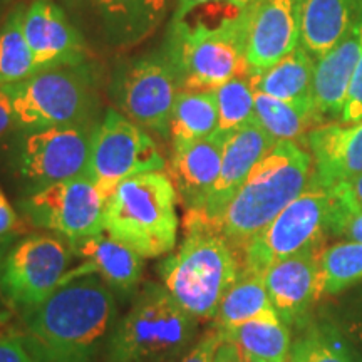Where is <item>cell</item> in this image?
Listing matches in <instances>:
<instances>
[{
    "instance_id": "60d3db41",
    "label": "cell",
    "mask_w": 362,
    "mask_h": 362,
    "mask_svg": "<svg viewBox=\"0 0 362 362\" xmlns=\"http://www.w3.org/2000/svg\"><path fill=\"white\" fill-rule=\"evenodd\" d=\"M214 362H243V354L232 341L223 339L215 352Z\"/></svg>"
},
{
    "instance_id": "1f68e13d",
    "label": "cell",
    "mask_w": 362,
    "mask_h": 362,
    "mask_svg": "<svg viewBox=\"0 0 362 362\" xmlns=\"http://www.w3.org/2000/svg\"><path fill=\"white\" fill-rule=\"evenodd\" d=\"M288 362H357L347 342L330 327L307 330L293 342Z\"/></svg>"
},
{
    "instance_id": "e575fe53",
    "label": "cell",
    "mask_w": 362,
    "mask_h": 362,
    "mask_svg": "<svg viewBox=\"0 0 362 362\" xmlns=\"http://www.w3.org/2000/svg\"><path fill=\"white\" fill-rule=\"evenodd\" d=\"M329 189L334 208L344 211H362V175Z\"/></svg>"
},
{
    "instance_id": "d4e9b609",
    "label": "cell",
    "mask_w": 362,
    "mask_h": 362,
    "mask_svg": "<svg viewBox=\"0 0 362 362\" xmlns=\"http://www.w3.org/2000/svg\"><path fill=\"white\" fill-rule=\"evenodd\" d=\"M220 334L225 341H232L243 356L267 362H288L291 359V327L280 319L275 309L235 327L220 330Z\"/></svg>"
},
{
    "instance_id": "5b68a950",
    "label": "cell",
    "mask_w": 362,
    "mask_h": 362,
    "mask_svg": "<svg viewBox=\"0 0 362 362\" xmlns=\"http://www.w3.org/2000/svg\"><path fill=\"white\" fill-rule=\"evenodd\" d=\"M178 193L163 171L124 180L107 198L103 230L143 259L170 253L178 238Z\"/></svg>"
},
{
    "instance_id": "ffe728a7",
    "label": "cell",
    "mask_w": 362,
    "mask_h": 362,
    "mask_svg": "<svg viewBox=\"0 0 362 362\" xmlns=\"http://www.w3.org/2000/svg\"><path fill=\"white\" fill-rule=\"evenodd\" d=\"M228 134L215 131L206 138L173 146L170 178L187 211L198 210L220 175Z\"/></svg>"
},
{
    "instance_id": "cb8c5ba5",
    "label": "cell",
    "mask_w": 362,
    "mask_h": 362,
    "mask_svg": "<svg viewBox=\"0 0 362 362\" xmlns=\"http://www.w3.org/2000/svg\"><path fill=\"white\" fill-rule=\"evenodd\" d=\"M314 71L315 59L298 45L269 69L250 78L257 93L287 103H314Z\"/></svg>"
},
{
    "instance_id": "277c9868",
    "label": "cell",
    "mask_w": 362,
    "mask_h": 362,
    "mask_svg": "<svg viewBox=\"0 0 362 362\" xmlns=\"http://www.w3.org/2000/svg\"><path fill=\"white\" fill-rule=\"evenodd\" d=\"M187 237L160 265L163 287L197 320L215 319L221 298L238 279L242 260L218 232L185 221Z\"/></svg>"
},
{
    "instance_id": "d6986e66",
    "label": "cell",
    "mask_w": 362,
    "mask_h": 362,
    "mask_svg": "<svg viewBox=\"0 0 362 362\" xmlns=\"http://www.w3.org/2000/svg\"><path fill=\"white\" fill-rule=\"evenodd\" d=\"M69 243L72 253L83 259L84 264L67 272L62 284L84 275H98L111 291L124 296H131L139 287L144 262L133 248L103 232Z\"/></svg>"
},
{
    "instance_id": "f35d334b",
    "label": "cell",
    "mask_w": 362,
    "mask_h": 362,
    "mask_svg": "<svg viewBox=\"0 0 362 362\" xmlns=\"http://www.w3.org/2000/svg\"><path fill=\"white\" fill-rule=\"evenodd\" d=\"M206 4H232V6L247 8L252 6L253 0H176L173 21L181 19V17H185L187 13L192 12L193 8H197L200 6H206Z\"/></svg>"
},
{
    "instance_id": "4316f807",
    "label": "cell",
    "mask_w": 362,
    "mask_h": 362,
    "mask_svg": "<svg viewBox=\"0 0 362 362\" xmlns=\"http://www.w3.org/2000/svg\"><path fill=\"white\" fill-rule=\"evenodd\" d=\"M218 128V104L215 90L181 89L170 117L173 146L187 144L214 134Z\"/></svg>"
},
{
    "instance_id": "8d00e7d4",
    "label": "cell",
    "mask_w": 362,
    "mask_h": 362,
    "mask_svg": "<svg viewBox=\"0 0 362 362\" xmlns=\"http://www.w3.org/2000/svg\"><path fill=\"white\" fill-rule=\"evenodd\" d=\"M221 342H223V336L218 329H215L214 332L206 334L205 337L194 344L192 349L181 357L180 362H214L215 352Z\"/></svg>"
},
{
    "instance_id": "7c38bea8",
    "label": "cell",
    "mask_w": 362,
    "mask_h": 362,
    "mask_svg": "<svg viewBox=\"0 0 362 362\" xmlns=\"http://www.w3.org/2000/svg\"><path fill=\"white\" fill-rule=\"evenodd\" d=\"M106 202L98 185L88 175H81L29 192L19 206L34 226L74 242L104 232Z\"/></svg>"
},
{
    "instance_id": "e0dca14e",
    "label": "cell",
    "mask_w": 362,
    "mask_h": 362,
    "mask_svg": "<svg viewBox=\"0 0 362 362\" xmlns=\"http://www.w3.org/2000/svg\"><path fill=\"white\" fill-rule=\"evenodd\" d=\"M320 250H307L272 265L264 274L270 302L288 327L302 324L320 297Z\"/></svg>"
},
{
    "instance_id": "f1b7e54d",
    "label": "cell",
    "mask_w": 362,
    "mask_h": 362,
    "mask_svg": "<svg viewBox=\"0 0 362 362\" xmlns=\"http://www.w3.org/2000/svg\"><path fill=\"white\" fill-rule=\"evenodd\" d=\"M25 7L17 6L0 27V88L22 83L37 72L24 35Z\"/></svg>"
},
{
    "instance_id": "52a82bcc",
    "label": "cell",
    "mask_w": 362,
    "mask_h": 362,
    "mask_svg": "<svg viewBox=\"0 0 362 362\" xmlns=\"http://www.w3.org/2000/svg\"><path fill=\"white\" fill-rule=\"evenodd\" d=\"M4 89L12 101L17 128L22 129L88 123L96 101L86 64L45 67Z\"/></svg>"
},
{
    "instance_id": "ac0fdd59",
    "label": "cell",
    "mask_w": 362,
    "mask_h": 362,
    "mask_svg": "<svg viewBox=\"0 0 362 362\" xmlns=\"http://www.w3.org/2000/svg\"><path fill=\"white\" fill-rule=\"evenodd\" d=\"M305 144L314 161L312 181L320 187L334 188L362 175V121L315 126Z\"/></svg>"
},
{
    "instance_id": "d590c367",
    "label": "cell",
    "mask_w": 362,
    "mask_h": 362,
    "mask_svg": "<svg viewBox=\"0 0 362 362\" xmlns=\"http://www.w3.org/2000/svg\"><path fill=\"white\" fill-rule=\"evenodd\" d=\"M0 362H35L19 334L0 336Z\"/></svg>"
},
{
    "instance_id": "7a4b0ae2",
    "label": "cell",
    "mask_w": 362,
    "mask_h": 362,
    "mask_svg": "<svg viewBox=\"0 0 362 362\" xmlns=\"http://www.w3.org/2000/svg\"><path fill=\"white\" fill-rule=\"evenodd\" d=\"M314 161L296 141H277L253 166L218 218L208 226L237 252L260 233L285 206L309 187Z\"/></svg>"
},
{
    "instance_id": "3957f363",
    "label": "cell",
    "mask_w": 362,
    "mask_h": 362,
    "mask_svg": "<svg viewBox=\"0 0 362 362\" xmlns=\"http://www.w3.org/2000/svg\"><path fill=\"white\" fill-rule=\"evenodd\" d=\"M248 7L208 17L194 8L171 21L163 52L178 72L181 89L215 90L235 76L250 74L245 59Z\"/></svg>"
},
{
    "instance_id": "7402d4cb",
    "label": "cell",
    "mask_w": 362,
    "mask_h": 362,
    "mask_svg": "<svg viewBox=\"0 0 362 362\" xmlns=\"http://www.w3.org/2000/svg\"><path fill=\"white\" fill-rule=\"evenodd\" d=\"M300 45L320 59L362 19V0H297Z\"/></svg>"
},
{
    "instance_id": "d6a6232c",
    "label": "cell",
    "mask_w": 362,
    "mask_h": 362,
    "mask_svg": "<svg viewBox=\"0 0 362 362\" xmlns=\"http://www.w3.org/2000/svg\"><path fill=\"white\" fill-rule=\"evenodd\" d=\"M329 235L351 240V242H362V211H344L332 205Z\"/></svg>"
},
{
    "instance_id": "b9f144b4",
    "label": "cell",
    "mask_w": 362,
    "mask_h": 362,
    "mask_svg": "<svg viewBox=\"0 0 362 362\" xmlns=\"http://www.w3.org/2000/svg\"><path fill=\"white\" fill-rule=\"evenodd\" d=\"M243 362H267V361L255 359V357H248V356H243Z\"/></svg>"
},
{
    "instance_id": "ba28073f",
    "label": "cell",
    "mask_w": 362,
    "mask_h": 362,
    "mask_svg": "<svg viewBox=\"0 0 362 362\" xmlns=\"http://www.w3.org/2000/svg\"><path fill=\"white\" fill-rule=\"evenodd\" d=\"M332 211L329 188L312 181L242 248V272L264 275L272 265L307 250H322Z\"/></svg>"
},
{
    "instance_id": "2e32d148",
    "label": "cell",
    "mask_w": 362,
    "mask_h": 362,
    "mask_svg": "<svg viewBox=\"0 0 362 362\" xmlns=\"http://www.w3.org/2000/svg\"><path fill=\"white\" fill-rule=\"evenodd\" d=\"M24 35L37 69L84 62L83 35L56 2L34 0L25 8Z\"/></svg>"
},
{
    "instance_id": "6da1fadb",
    "label": "cell",
    "mask_w": 362,
    "mask_h": 362,
    "mask_svg": "<svg viewBox=\"0 0 362 362\" xmlns=\"http://www.w3.org/2000/svg\"><path fill=\"white\" fill-rule=\"evenodd\" d=\"M115 315L111 288L98 275H84L22 314V339L35 362H93Z\"/></svg>"
},
{
    "instance_id": "8992f818",
    "label": "cell",
    "mask_w": 362,
    "mask_h": 362,
    "mask_svg": "<svg viewBox=\"0 0 362 362\" xmlns=\"http://www.w3.org/2000/svg\"><path fill=\"white\" fill-rule=\"evenodd\" d=\"M197 319L163 285L149 284L112 329L110 362H166L193 341Z\"/></svg>"
},
{
    "instance_id": "5bb4252c",
    "label": "cell",
    "mask_w": 362,
    "mask_h": 362,
    "mask_svg": "<svg viewBox=\"0 0 362 362\" xmlns=\"http://www.w3.org/2000/svg\"><path fill=\"white\" fill-rule=\"evenodd\" d=\"M277 143L255 119L228 134L220 175L198 210L187 211L185 221L210 225L223 214L235 193L245 183L253 166Z\"/></svg>"
},
{
    "instance_id": "484cf974",
    "label": "cell",
    "mask_w": 362,
    "mask_h": 362,
    "mask_svg": "<svg viewBox=\"0 0 362 362\" xmlns=\"http://www.w3.org/2000/svg\"><path fill=\"white\" fill-rule=\"evenodd\" d=\"M253 119L275 141H305L307 133L322 124L314 103H287L255 90V117Z\"/></svg>"
},
{
    "instance_id": "30bf717a",
    "label": "cell",
    "mask_w": 362,
    "mask_h": 362,
    "mask_svg": "<svg viewBox=\"0 0 362 362\" xmlns=\"http://www.w3.org/2000/svg\"><path fill=\"white\" fill-rule=\"evenodd\" d=\"M165 170V158L155 139L124 115L110 110L90 139L86 175L106 198L131 176Z\"/></svg>"
},
{
    "instance_id": "9a60e30c",
    "label": "cell",
    "mask_w": 362,
    "mask_h": 362,
    "mask_svg": "<svg viewBox=\"0 0 362 362\" xmlns=\"http://www.w3.org/2000/svg\"><path fill=\"white\" fill-rule=\"evenodd\" d=\"M300 45L297 0H253L248 7L245 59L260 74Z\"/></svg>"
},
{
    "instance_id": "9c48e42d",
    "label": "cell",
    "mask_w": 362,
    "mask_h": 362,
    "mask_svg": "<svg viewBox=\"0 0 362 362\" xmlns=\"http://www.w3.org/2000/svg\"><path fill=\"white\" fill-rule=\"evenodd\" d=\"M93 121L67 126L22 129L11 146L12 171L27 185V193L57 181L86 175Z\"/></svg>"
},
{
    "instance_id": "8fae6325",
    "label": "cell",
    "mask_w": 362,
    "mask_h": 362,
    "mask_svg": "<svg viewBox=\"0 0 362 362\" xmlns=\"http://www.w3.org/2000/svg\"><path fill=\"white\" fill-rule=\"evenodd\" d=\"M71 243L56 235L34 233L4 255L0 265V293L22 314L54 293L69 272Z\"/></svg>"
},
{
    "instance_id": "7bdbcfd3",
    "label": "cell",
    "mask_w": 362,
    "mask_h": 362,
    "mask_svg": "<svg viewBox=\"0 0 362 362\" xmlns=\"http://www.w3.org/2000/svg\"><path fill=\"white\" fill-rule=\"evenodd\" d=\"M2 260H4V247L0 245V265H2Z\"/></svg>"
},
{
    "instance_id": "74e56055",
    "label": "cell",
    "mask_w": 362,
    "mask_h": 362,
    "mask_svg": "<svg viewBox=\"0 0 362 362\" xmlns=\"http://www.w3.org/2000/svg\"><path fill=\"white\" fill-rule=\"evenodd\" d=\"M19 228V216L13 210L7 197L0 192V245H6L7 240Z\"/></svg>"
},
{
    "instance_id": "603a6c76",
    "label": "cell",
    "mask_w": 362,
    "mask_h": 362,
    "mask_svg": "<svg viewBox=\"0 0 362 362\" xmlns=\"http://www.w3.org/2000/svg\"><path fill=\"white\" fill-rule=\"evenodd\" d=\"M107 37L116 44H134L165 19L170 0H90Z\"/></svg>"
},
{
    "instance_id": "83f0119b",
    "label": "cell",
    "mask_w": 362,
    "mask_h": 362,
    "mask_svg": "<svg viewBox=\"0 0 362 362\" xmlns=\"http://www.w3.org/2000/svg\"><path fill=\"white\" fill-rule=\"evenodd\" d=\"M272 309L274 305L267 292L264 275L240 270L238 279L221 298L215 315V327L220 330L235 327Z\"/></svg>"
},
{
    "instance_id": "44dd1931",
    "label": "cell",
    "mask_w": 362,
    "mask_h": 362,
    "mask_svg": "<svg viewBox=\"0 0 362 362\" xmlns=\"http://www.w3.org/2000/svg\"><path fill=\"white\" fill-rule=\"evenodd\" d=\"M362 52V19L327 54L315 61L314 103L322 117L341 119L347 90Z\"/></svg>"
},
{
    "instance_id": "836d02e7",
    "label": "cell",
    "mask_w": 362,
    "mask_h": 362,
    "mask_svg": "<svg viewBox=\"0 0 362 362\" xmlns=\"http://www.w3.org/2000/svg\"><path fill=\"white\" fill-rule=\"evenodd\" d=\"M362 121V52L357 62L354 76H352L349 90H347L346 104L341 115L339 123L352 124Z\"/></svg>"
},
{
    "instance_id": "4dcf8cb0",
    "label": "cell",
    "mask_w": 362,
    "mask_h": 362,
    "mask_svg": "<svg viewBox=\"0 0 362 362\" xmlns=\"http://www.w3.org/2000/svg\"><path fill=\"white\" fill-rule=\"evenodd\" d=\"M220 133H233L255 117V89L250 74L235 76L215 89Z\"/></svg>"
},
{
    "instance_id": "f546056e",
    "label": "cell",
    "mask_w": 362,
    "mask_h": 362,
    "mask_svg": "<svg viewBox=\"0 0 362 362\" xmlns=\"http://www.w3.org/2000/svg\"><path fill=\"white\" fill-rule=\"evenodd\" d=\"M320 296H337L362 282V242L334 243L319 255Z\"/></svg>"
},
{
    "instance_id": "ab89813d",
    "label": "cell",
    "mask_w": 362,
    "mask_h": 362,
    "mask_svg": "<svg viewBox=\"0 0 362 362\" xmlns=\"http://www.w3.org/2000/svg\"><path fill=\"white\" fill-rule=\"evenodd\" d=\"M13 128H17L16 115H13L12 101L6 93V89L0 88V139L7 136Z\"/></svg>"
},
{
    "instance_id": "4fadbf2b",
    "label": "cell",
    "mask_w": 362,
    "mask_h": 362,
    "mask_svg": "<svg viewBox=\"0 0 362 362\" xmlns=\"http://www.w3.org/2000/svg\"><path fill=\"white\" fill-rule=\"evenodd\" d=\"M181 81L165 52L129 62L117 79L116 99L128 119L163 138L170 136V117Z\"/></svg>"
}]
</instances>
